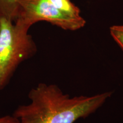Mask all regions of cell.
<instances>
[{
	"instance_id": "6da1fadb",
	"label": "cell",
	"mask_w": 123,
	"mask_h": 123,
	"mask_svg": "<svg viewBox=\"0 0 123 123\" xmlns=\"http://www.w3.org/2000/svg\"><path fill=\"white\" fill-rule=\"evenodd\" d=\"M113 94L71 96L56 84L41 83L30 91V103L19 105L13 115L18 123H74L101 108Z\"/></svg>"
},
{
	"instance_id": "7a4b0ae2",
	"label": "cell",
	"mask_w": 123,
	"mask_h": 123,
	"mask_svg": "<svg viewBox=\"0 0 123 123\" xmlns=\"http://www.w3.org/2000/svg\"><path fill=\"white\" fill-rule=\"evenodd\" d=\"M29 30L11 20L0 17V91L9 84L20 64L37 52Z\"/></svg>"
},
{
	"instance_id": "3957f363",
	"label": "cell",
	"mask_w": 123,
	"mask_h": 123,
	"mask_svg": "<svg viewBox=\"0 0 123 123\" xmlns=\"http://www.w3.org/2000/svg\"><path fill=\"white\" fill-rule=\"evenodd\" d=\"M46 21L65 30L76 31L86 24L82 17L75 18L56 9L49 0H24L19 3L15 23L29 29L35 23Z\"/></svg>"
},
{
	"instance_id": "277c9868",
	"label": "cell",
	"mask_w": 123,
	"mask_h": 123,
	"mask_svg": "<svg viewBox=\"0 0 123 123\" xmlns=\"http://www.w3.org/2000/svg\"><path fill=\"white\" fill-rule=\"evenodd\" d=\"M24 0H0V17L14 22L17 15L19 3Z\"/></svg>"
},
{
	"instance_id": "5b68a950",
	"label": "cell",
	"mask_w": 123,
	"mask_h": 123,
	"mask_svg": "<svg viewBox=\"0 0 123 123\" xmlns=\"http://www.w3.org/2000/svg\"><path fill=\"white\" fill-rule=\"evenodd\" d=\"M58 10L75 18L81 17L80 10L71 0H49Z\"/></svg>"
},
{
	"instance_id": "8992f818",
	"label": "cell",
	"mask_w": 123,
	"mask_h": 123,
	"mask_svg": "<svg viewBox=\"0 0 123 123\" xmlns=\"http://www.w3.org/2000/svg\"><path fill=\"white\" fill-rule=\"evenodd\" d=\"M113 39L123 51V25H113L110 28Z\"/></svg>"
},
{
	"instance_id": "52a82bcc",
	"label": "cell",
	"mask_w": 123,
	"mask_h": 123,
	"mask_svg": "<svg viewBox=\"0 0 123 123\" xmlns=\"http://www.w3.org/2000/svg\"><path fill=\"white\" fill-rule=\"evenodd\" d=\"M18 120L12 115H6L0 117V123H18Z\"/></svg>"
}]
</instances>
